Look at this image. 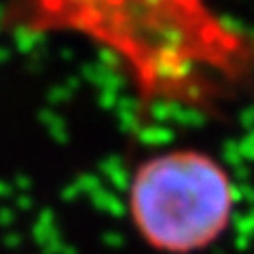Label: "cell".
<instances>
[{"mask_svg": "<svg viewBox=\"0 0 254 254\" xmlns=\"http://www.w3.org/2000/svg\"><path fill=\"white\" fill-rule=\"evenodd\" d=\"M237 185L216 155L172 146L146 155L125 189L127 216L138 240L157 254H199L229 231Z\"/></svg>", "mask_w": 254, "mask_h": 254, "instance_id": "cell-1", "label": "cell"}]
</instances>
